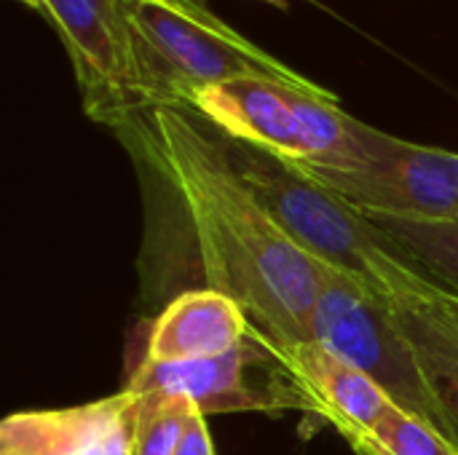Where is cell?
<instances>
[{
	"label": "cell",
	"mask_w": 458,
	"mask_h": 455,
	"mask_svg": "<svg viewBox=\"0 0 458 455\" xmlns=\"http://www.w3.org/2000/svg\"><path fill=\"white\" fill-rule=\"evenodd\" d=\"M134 410L137 394L123 389L78 408L13 413L0 424V455H97L131 437Z\"/></svg>",
	"instance_id": "obj_9"
},
{
	"label": "cell",
	"mask_w": 458,
	"mask_h": 455,
	"mask_svg": "<svg viewBox=\"0 0 458 455\" xmlns=\"http://www.w3.org/2000/svg\"><path fill=\"white\" fill-rule=\"evenodd\" d=\"M137 43L142 99L188 105L193 94L233 80L271 78L317 97H333L215 16L204 0H123Z\"/></svg>",
	"instance_id": "obj_3"
},
{
	"label": "cell",
	"mask_w": 458,
	"mask_h": 455,
	"mask_svg": "<svg viewBox=\"0 0 458 455\" xmlns=\"http://www.w3.org/2000/svg\"><path fill=\"white\" fill-rule=\"evenodd\" d=\"M113 131L182 206L209 287L231 295L279 357L311 343L317 260L258 201L220 131L185 105H148Z\"/></svg>",
	"instance_id": "obj_1"
},
{
	"label": "cell",
	"mask_w": 458,
	"mask_h": 455,
	"mask_svg": "<svg viewBox=\"0 0 458 455\" xmlns=\"http://www.w3.org/2000/svg\"><path fill=\"white\" fill-rule=\"evenodd\" d=\"M225 137L255 145L282 161L354 169L352 115L338 97H317L271 78H233L209 86L185 105Z\"/></svg>",
	"instance_id": "obj_4"
},
{
	"label": "cell",
	"mask_w": 458,
	"mask_h": 455,
	"mask_svg": "<svg viewBox=\"0 0 458 455\" xmlns=\"http://www.w3.org/2000/svg\"><path fill=\"white\" fill-rule=\"evenodd\" d=\"M196 410V402L185 394L164 389L137 394L129 455H174Z\"/></svg>",
	"instance_id": "obj_14"
},
{
	"label": "cell",
	"mask_w": 458,
	"mask_h": 455,
	"mask_svg": "<svg viewBox=\"0 0 458 455\" xmlns=\"http://www.w3.org/2000/svg\"><path fill=\"white\" fill-rule=\"evenodd\" d=\"M174 455H215V445L207 429V418L201 410H196L188 421V429L180 440V448Z\"/></svg>",
	"instance_id": "obj_16"
},
{
	"label": "cell",
	"mask_w": 458,
	"mask_h": 455,
	"mask_svg": "<svg viewBox=\"0 0 458 455\" xmlns=\"http://www.w3.org/2000/svg\"><path fill=\"white\" fill-rule=\"evenodd\" d=\"M362 215L458 292V223L411 220V217H392L376 212H362Z\"/></svg>",
	"instance_id": "obj_13"
},
{
	"label": "cell",
	"mask_w": 458,
	"mask_h": 455,
	"mask_svg": "<svg viewBox=\"0 0 458 455\" xmlns=\"http://www.w3.org/2000/svg\"><path fill=\"white\" fill-rule=\"evenodd\" d=\"M282 359L322 405V421L335 426L349 445L368 440L394 405L362 370L314 341L293 346Z\"/></svg>",
	"instance_id": "obj_11"
},
{
	"label": "cell",
	"mask_w": 458,
	"mask_h": 455,
	"mask_svg": "<svg viewBox=\"0 0 458 455\" xmlns=\"http://www.w3.org/2000/svg\"><path fill=\"white\" fill-rule=\"evenodd\" d=\"M72 62L83 110L110 129L145 107L134 32L123 0H43Z\"/></svg>",
	"instance_id": "obj_8"
},
{
	"label": "cell",
	"mask_w": 458,
	"mask_h": 455,
	"mask_svg": "<svg viewBox=\"0 0 458 455\" xmlns=\"http://www.w3.org/2000/svg\"><path fill=\"white\" fill-rule=\"evenodd\" d=\"M352 448L357 451V455H378V451L373 448V442H354Z\"/></svg>",
	"instance_id": "obj_17"
},
{
	"label": "cell",
	"mask_w": 458,
	"mask_h": 455,
	"mask_svg": "<svg viewBox=\"0 0 458 455\" xmlns=\"http://www.w3.org/2000/svg\"><path fill=\"white\" fill-rule=\"evenodd\" d=\"M389 314L408 338L445 432L458 445V303L403 306Z\"/></svg>",
	"instance_id": "obj_12"
},
{
	"label": "cell",
	"mask_w": 458,
	"mask_h": 455,
	"mask_svg": "<svg viewBox=\"0 0 458 455\" xmlns=\"http://www.w3.org/2000/svg\"><path fill=\"white\" fill-rule=\"evenodd\" d=\"M317 271L319 298L311 316V341L362 370L400 410L424 418L448 437L419 359L389 308L333 268L317 263Z\"/></svg>",
	"instance_id": "obj_6"
},
{
	"label": "cell",
	"mask_w": 458,
	"mask_h": 455,
	"mask_svg": "<svg viewBox=\"0 0 458 455\" xmlns=\"http://www.w3.org/2000/svg\"><path fill=\"white\" fill-rule=\"evenodd\" d=\"M247 311L225 292L204 287L177 295L153 322L142 362L174 365L228 354L252 335Z\"/></svg>",
	"instance_id": "obj_10"
},
{
	"label": "cell",
	"mask_w": 458,
	"mask_h": 455,
	"mask_svg": "<svg viewBox=\"0 0 458 455\" xmlns=\"http://www.w3.org/2000/svg\"><path fill=\"white\" fill-rule=\"evenodd\" d=\"M129 392H174L196 402L204 416L215 413H287L322 418V405L287 367V362L252 333L228 354L196 362H137Z\"/></svg>",
	"instance_id": "obj_7"
},
{
	"label": "cell",
	"mask_w": 458,
	"mask_h": 455,
	"mask_svg": "<svg viewBox=\"0 0 458 455\" xmlns=\"http://www.w3.org/2000/svg\"><path fill=\"white\" fill-rule=\"evenodd\" d=\"M220 137L242 180L309 257L357 284L384 308L458 303L454 287L437 279L360 209L290 161L223 131Z\"/></svg>",
	"instance_id": "obj_2"
},
{
	"label": "cell",
	"mask_w": 458,
	"mask_h": 455,
	"mask_svg": "<svg viewBox=\"0 0 458 455\" xmlns=\"http://www.w3.org/2000/svg\"><path fill=\"white\" fill-rule=\"evenodd\" d=\"M368 442H373L381 455H458V445L451 437L397 405L376 424Z\"/></svg>",
	"instance_id": "obj_15"
},
{
	"label": "cell",
	"mask_w": 458,
	"mask_h": 455,
	"mask_svg": "<svg viewBox=\"0 0 458 455\" xmlns=\"http://www.w3.org/2000/svg\"><path fill=\"white\" fill-rule=\"evenodd\" d=\"M19 3H24L27 8H32V11H38V13H46V3H43V0H19Z\"/></svg>",
	"instance_id": "obj_18"
},
{
	"label": "cell",
	"mask_w": 458,
	"mask_h": 455,
	"mask_svg": "<svg viewBox=\"0 0 458 455\" xmlns=\"http://www.w3.org/2000/svg\"><path fill=\"white\" fill-rule=\"evenodd\" d=\"M260 3H268V5H276V8H290V0H260Z\"/></svg>",
	"instance_id": "obj_19"
},
{
	"label": "cell",
	"mask_w": 458,
	"mask_h": 455,
	"mask_svg": "<svg viewBox=\"0 0 458 455\" xmlns=\"http://www.w3.org/2000/svg\"><path fill=\"white\" fill-rule=\"evenodd\" d=\"M352 145L354 169L290 164L362 212L458 223V153L397 139L357 118Z\"/></svg>",
	"instance_id": "obj_5"
}]
</instances>
